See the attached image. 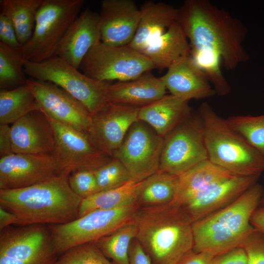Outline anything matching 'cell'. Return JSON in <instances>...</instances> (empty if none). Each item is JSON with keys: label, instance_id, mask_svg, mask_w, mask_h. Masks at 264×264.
Returning <instances> with one entry per match:
<instances>
[{"label": "cell", "instance_id": "6da1fadb", "mask_svg": "<svg viewBox=\"0 0 264 264\" xmlns=\"http://www.w3.org/2000/svg\"><path fill=\"white\" fill-rule=\"evenodd\" d=\"M176 22L186 35L190 50L219 53L224 68L235 69L249 56L243 46L245 25L208 0H186L178 8Z\"/></svg>", "mask_w": 264, "mask_h": 264}, {"label": "cell", "instance_id": "7a4b0ae2", "mask_svg": "<svg viewBox=\"0 0 264 264\" xmlns=\"http://www.w3.org/2000/svg\"><path fill=\"white\" fill-rule=\"evenodd\" d=\"M69 175L62 173L28 187L0 190V207L15 215V225L71 222L78 218L82 198L70 187Z\"/></svg>", "mask_w": 264, "mask_h": 264}, {"label": "cell", "instance_id": "3957f363", "mask_svg": "<svg viewBox=\"0 0 264 264\" xmlns=\"http://www.w3.org/2000/svg\"><path fill=\"white\" fill-rule=\"evenodd\" d=\"M133 220L137 226L136 239L152 264H177L193 250V221L174 201L139 207Z\"/></svg>", "mask_w": 264, "mask_h": 264}, {"label": "cell", "instance_id": "277c9868", "mask_svg": "<svg viewBox=\"0 0 264 264\" xmlns=\"http://www.w3.org/2000/svg\"><path fill=\"white\" fill-rule=\"evenodd\" d=\"M264 186L258 182L224 208L193 222L195 252L216 256L239 246L255 228L250 220L260 206Z\"/></svg>", "mask_w": 264, "mask_h": 264}, {"label": "cell", "instance_id": "5b68a950", "mask_svg": "<svg viewBox=\"0 0 264 264\" xmlns=\"http://www.w3.org/2000/svg\"><path fill=\"white\" fill-rule=\"evenodd\" d=\"M202 122L208 159L239 176L261 175L264 157L231 128L207 103L198 111Z\"/></svg>", "mask_w": 264, "mask_h": 264}, {"label": "cell", "instance_id": "8992f818", "mask_svg": "<svg viewBox=\"0 0 264 264\" xmlns=\"http://www.w3.org/2000/svg\"><path fill=\"white\" fill-rule=\"evenodd\" d=\"M24 69L31 78L51 82L63 89L82 104L91 116L110 103V82L88 77L58 57L38 63L25 61Z\"/></svg>", "mask_w": 264, "mask_h": 264}, {"label": "cell", "instance_id": "52a82bcc", "mask_svg": "<svg viewBox=\"0 0 264 264\" xmlns=\"http://www.w3.org/2000/svg\"><path fill=\"white\" fill-rule=\"evenodd\" d=\"M84 3V0H43L32 35L20 48L24 60L38 63L54 57L57 45Z\"/></svg>", "mask_w": 264, "mask_h": 264}, {"label": "cell", "instance_id": "ba28073f", "mask_svg": "<svg viewBox=\"0 0 264 264\" xmlns=\"http://www.w3.org/2000/svg\"><path fill=\"white\" fill-rule=\"evenodd\" d=\"M137 202L116 209L91 211L63 224L48 225L55 251L59 256L69 249L94 242L133 220Z\"/></svg>", "mask_w": 264, "mask_h": 264}, {"label": "cell", "instance_id": "9c48e42d", "mask_svg": "<svg viewBox=\"0 0 264 264\" xmlns=\"http://www.w3.org/2000/svg\"><path fill=\"white\" fill-rule=\"evenodd\" d=\"M207 159L202 120L192 111L164 137L159 170L179 176Z\"/></svg>", "mask_w": 264, "mask_h": 264}, {"label": "cell", "instance_id": "30bf717a", "mask_svg": "<svg viewBox=\"0 0 264 264\" xmlns=\"http://www.w3.org/2000/svg\"><path fill=\"white\" fill-rule=\"evenodd\" d=\"M48 225H13L0 231V264H58Z\"/></svg>", "mask_w": 264, "mask_h": 264}, {"label": "cell", "instance_id": "8fae6325", "mask_svg": "<svg viewBox=\"0 0 264 264\" xmlns=\"http://www.w3.org/2000/svg\"><path fill=\"white\" fill-rule=\"evenodd\" d=\"M154 68L147 57L128 45L110 46L101 41L88 51L79 70L96 80L122 82L137 78Z\"/></svg>", "mask_w": 264, "mask_h": 264}, {"label": "cell", "instance_id": "7c38bea8", "mask_svg": "<svg viewBox=\"0 0 264 264\" xmlns=\"http://www.w3.org/2000/svg\"><path fill=\"white\" fill-rule=\"evenodd\" d=\"M163 143L164 137L138 120L130 127L113 157L124 165L132 180L142 181L159 170Z\"/></svg>", "mask_w": 264, "mask_h": 264}, {"label": "cell", "instance_id": "4fadbf2b", "mask_svg": "<svg viewBox=\"0 0 264 264\" xmlns=\"http://www.w3.org/2000/svg\"><path fill=\"white\" fill-rule=\"evenodd\" d=\"M47 118L54 132L55 148L53 156L59 174L94 171L112 158L100 152L86 133Z\"/></svg>", "mask_w": 264, "mask_h": 264}, {"label": "cell", "instance_id": "5bb4252c", "mask_svg": "<svg viewBox=\"0 0 264 264\" xmlns=\"http://www.w3.org/2000/svg\"><path fill=\"white\" fill-rule=\"evenodd\" d=\"M42 110L47 117L63 125L86 133L91 115L79 101L58 86L46 81L27 79Z\"/></svg>", "mask_w": 264, "mask_h": 264}, {"label": "cell", "instance_id": "9a60e30c", "mask_svg": "<svg viewBox=\"0 0 264 264\" xmlns=\"http://www.w3.org/2000/svg\"><path fill=\"white\" fill-rule=\"evenodd\" d=\"M139 109L110 102L91 116L86 134L100 152L113 157L130 127L138 120Z\"/></svg>", "mask_w": 264, "mask_h": 264}, {"label": "cell", "instance_id": "2e32d148", "mask_svg": "<svg viewBox=\"0 0 264 264\" xmlns=\"http://www.w3.org/2000/svg\"><path fill=\"white\" fill-rule=\"evenodd\" d=\"M59 174L53 155L12 153L0 159V190L28 187Z\"/></svg>", "mask_w": 264, "mask_h": 264}, {"label": "cell", "instance_id": "e0dca14e", "mask_svg": "<svg viewBox=\"0 0 264 264\" xmlns=\"http://www.w3.org/2000/svg\"><path fill=\"white\" fill-rule=\"evenodd\" d=\"M261 175H233L211 185L195 198L179 205L193 222L227 206L251 186Z\"/></svg>", "mask_w": 264, "mask_h": 264}, {"label": "cell", "instance_id": "ac0fdd59", "mask_svg": "<svg viewBox=\"0 0 264 264\" xmlns=\"http://www.w3.org/2000/svg\"><path fill=\"white\" fill-rule=\"evenodd\" d=\"M99 14L101 42L114 46L128 45L137 31L140 10L132 0H103Z\"/></svg>", "mask_w": 264, "mask_h": 264}, {"label": "cell", "instance_id": "d6986e66", "mask_svg": "<svg viewBox=\"0 0 264 264\" xmlns=\"http://www.w3.org/2000/svg\"><path fill=\"white\" fill-rule=\"evenodd\" d=\"M10 127L13 153L53 155L55 148L54 132L42 110L28 113Z\"/></svg>", "mask_w": 264, "mask_h": 264}, {"label": "cell", "instance_id": "ffe728a7", "mask_svg": "<svg viewBox=\"0 0 264 264\" xmlns=\"http://www.w3.org/2000/svg\"><path fill=\"white\" fill-rule=\"evenodd\" d=\"M101 41L99 14L87 8L70 24L57 45L54 56L79 69L88 51Z\"/></svg>", "mask_w": 264, "mask_h": 264}, {"label": "cell", "instance_id": "44dd1931", "mask_svg": "<svg viewBox=\"0 0 264 264\" xmlns=\"http://www.w3.org/2000/svg\"><path fill=\"white\" fill-rule=\"evenodd\" d=\"M160 78L171 94L186 101L205 99L216 94L206 75L190 54L172 64Z\"/></svg>", "mask_w": 264, "mask_h": 264}, {"label": "cell", "instance_id": "7402d4cb", "mask_svg": "<svg viewBox=\"0 0 264 264\" xmlns=\"http://www.w3.org/2000/svg\"><path fill=\"white\" fill-rule=\"evenodd\" d=\"M166 89L161 78L149 71L130 80L110 84L108 98L110 103L141 108L163 97Z\"/></svg>", "mask_w": 264, "mask_h": 264}, {"label": "cell", "instance_id": "603a6c76", "mask_svg": "<svg viewBox=\"0 0 264 264\" xmlns=\"http://www.w3.org/2000/svg\"><path fill=\"white\" fill-rule=\"evenodd\" d=\"M136 33L128 45L141 52L176 22L178 8L163 2L146 1L141 6Z\"/></svg>", "mask_w": 264, "mask_h": 264}, {"label": "cell", "instance_id": "cb8c5ba5", "mask_svg": "<svg viewBox=\"0 0 264 264\" xmlns=\"http://www.w3.org/2000/svg\"><path fill=\"white\" fill-rule=\"evenodd\" d=\"M192 111L188 101L172 94L165 95L153 103L140 108L138 120L147 123L164 137Z\"/></svg>", "mask_w": 264, "mask_h": 264}, {"label": "cell", "instance_id": "d4e9b609", "mask_svg": "<svg viewBox=\"0 0 264 264\" xmlns=\"http://www.w3.org/2000/svg\"><path fill=\"white\" fill-rule=\"evenodd\" d=\"M154 68H168L180 58L190 54L189 41L175 22L161 36L152 41L141 52Z\"/></svg>", "mask_w": 264, "mask_h": 264}, {"label": "cell", "instance_id": "484cf974", "mask_svg": "<svg viewBox=\"0 0 264 264\" xmlns=\"http://www.w3.org/2000/svg\"><path fill=\"white\" fill-rule=\"evenodd\" d=\"M233 175L209 159L202 161L179 176L173 201L181 205L213 184Z\"/></svg>", "mask_w": 264, "mask_h": 264}, {"label": "cell", "instance_id": "4316f807", "mask_svg": "<svg viewBox=\"0 0 264 264\" xmlns=\"http://www.w3.org/2000/svg\"><path fill=\"white\" fill-rule=\"evenodd\" d=\"M145 182V179L140 182L132 179L119 187L99 192L82 199L78 218L94 210L116 209L137 202Z\"/></svg>", "mask_w": 264, "mask_h": 264}, {"label": "cell", "instance_id": "83f0119b", "mask_svg": "<svg viewBox=\"0 0 264 264\" xmlns=\"http://www.w3.org/2000/svg\"><path fill=\"white\" fill-rule=\"evenodd\" d=\"M43 0H0V13L13 23L22 45L31 38L38 11Z\"/></svg>", "mask_w": 264, "mask_h": 264}, {"label": "cell", "instance_id": "f1b7e54d", "mask_svg": "<svg viewBox=\"0 0 264 264\" xmlns=\"http://www.w3.org/2000/svg\"><path fill=\"white\" fill-rule=\"evenodd\" d=\"M41 110L27 84L0 91V124H12L28 113Z\"/></svg>", "mask_w": 264, "mask_h": 264}, {"label": "cell", "instance_id": "f546056e", "mask_svg": "<svg viewBox=\"0 0 264 264\" xmlns=\"http://www.w3.org/2000/svg\"><path fill=\"white\" fill-rule=\"evenodd\" d=\"M179 176L158 170L145 179L137 199L140 207L161 205L174 201Z\"/></svg>", "mask_w": 264, "mask_h": 264}, {"label": "cell", "instance_id": "4dcf8cb0", "mask_svg": "<svg viewBox=\"0 0 264 264\" xmlns=\"http://www.w3.org/2000/svg\"><path fill=\"white\" fill-rule=\"evenodd\" d=\"M137 226L133 220L94 242L115 264H128L131 244L136 238Z\"/></svg>", "mask_w": 264, "mask_h": 264}, {"label": "cell", "instance_id": "1f68e13d", "mask_svg": "<svg viewBox=\"0 0 264 264\" xmlns=\"http://www.w3.org/2000/svg\"><path fill=\"white\" fill-rule=\"evenodd\" d=\"M20 48H13L0 42V89H11L26 84L25 60Z\"/></svg>", "mask_w": 264, "mask_h": 264}, {"label": "cell", "instance_id": "d6a6232c", "mask_svg": "<svg viewBox=\"0 0 264 264\" xmlns=\"http://www.w3.org/2000/svg\"><path fill=\"white\" fill-rule=\"evenodd\" d=\"M190 55L206 75L216 94L224 96L230 92L231 87L221 69L222 61L219 53L206 49H197L190 50Z\"/></svg>", "mask_w": 264, "mask_h": 264}, {"label": "cell", "instance_id": "836d02e7", "mask_svg": "<svg viewBox=\"0 0 264 264\" xmlns=\"http://www.w3.org/2000/svg\"><path fill=\"white\" fill-rule=\"evenodd\" d=\"M226 120L231 128L264 157V114L235 115Z\"/></svg>", "mask_w": 264, "mask_h": 264}, {"label": "cell", "instance_id": "e575fe53", "mask_svg": "<svg viewBox=\"0 0 264 264\" xmlns=\"http://www.w3.org/2000/svg\"><path fill=\"white\" fill-rule=\"evenodd\" d=\"M93 172L99 192L119 187L132 179L126 168L114 157Z\"/></svg>", "mask_w": 264, "mask_h": 264}, {"label": "cell", "instance_id": "d590c367", "mask_svg": "<svg viewBox=\"0 0 264 264\" xmlns=\"http://www.w3.org/2000/svg\"><path fill=\"white\" fill-rule=\"evenodd\" d=\"M58 264H115L110 262L94 242L77 245L60 256Z\"/></svg>", "mask_w": 264, "mask_h": 264}, {"label": "cell", "instance_id": "8d00e7d4", "mask_svg": "<svg viewBox=\"0 0 264 264\" xmlns=\"http://www.w3.org/2000/svg\"><path fill=\"white\" fill-rule=\"evenodd\" d=\"M68 183L73 192L82 199L99 192L93 171L81 170L74 172L69 176Z\"/></svg>", "mask_w": 264, "mask_h": 264}, {"label": "cell", "instance_id": "74e56055", "mask_svg": "<svg viewBox=\"0 0 264 264\" xmlns=\"http://www.w3.org/2000/svg\"><path fill=\"white\" fill-rule=\"evenodd\" d=\"M245 250L247 264H264V234L255 229L240 245Z\"/></svg>", "mask_w": 264, "mask_h": 264}, {"label": "cell", "instance_id": "f35d334b", "mask_svg": "<svg viewBox=\"0 0 264 264\" xmlns=\"http://www.w3.org/2000/svg\"><path fill=\"white\" fill-rule=\"evenodd\" d=\"M0 42L15 48H19L22 46L11 21L1 14H0Z\"/></svg>", "mask_w": 264, "mask_h": 264}, {"label": "cell", "instance_id": "ab89813d", "mask_svg": "<svg viewBox=\"0 0 264 264\" xmlns=\"http://www.w3.org/2000/svg\"><path fill=\"white\" fill-rule=\"evenodd\" d=\"M212 264H247L244 249L241 246L214 257Z\"/></svg>", "mask_w": 264, "mask_h": 264}, {"label": "cell", "instance_id": "60d3db41", "mask_svg": "<svg viewBox=\"0 0 264 264\" xmlns=\"http://www.w3.org/2000/svg\"><path fill=\"white\" fill-rule=\"evenodd\" d=\"M128 264H152L149 256L136 238L130 245Z\"/></svg>", "mask_w": 264, "mask_h": 264}, {"label": "cell", "instance_id": "b9f144b4", "mask_svg": "<svg viewBox=\"0 0 264 264\" xmlns=\"http://www.w3.org/2000/svg\"><path fill=\"white\" fill-rule=\"evenodd\" d=\"M214 257L208 252H197L192 250L184 255L177 264H212Z\"/></svg>", "mask_w": 264, "mask_h": 264}, {"label": "cell", "instance_id": "7bdbcfd3", "mask_svg": "<svg viewBox=\"0 0 264 264\" xmlns=\"http://www.w3.org/2000/svg\"><path fill=\"white\" fill-rule=\"evenodd\" d=\"M12 153L11 127L8 124H0V157Z\"/></svg>", "mask_w": 264, "mask_h": 264}, {"label": "cell", "instance_id": "ee69618b", "mask_svg": "<svg viewBox=\"0 0 264 264\" xmlns=\"http://www.w3.org/2000/svg\"><path fill=\"white\" fill-rule=\"evenodd\" d=\"M252 225L264 234V206H259L251 218Z\"/></svg>", "mask_w": 264, "mask_h": 264}, {"label": "cell", "instance_id": "f6af8a7d", "mask_svg": "<svg viewBox=\"0 0 264 264\" xmlns=\"http://www.w3.org/2000/svg\"><path fill=\"white\" fill-rule=\"evenodd\" d=\"M17 218L11 212L0 207V231L11 225H15Z\"/></svg>", "mask_w": 264, "mask_h": 264}, {"label": "cell", "instance_id": "bcb514c9", "mask_svg": "<svg viewBox=\"0 0 264 264\" xmlns=\"http://www.w3.org/2000/svg\"><path fill=\"white\" fill-rule=\"evenodd\" d=\"M259 206H264V191L260 204Z\"/></svg>", "mask_w": 264, "mask_h": 264}]
</instances>
